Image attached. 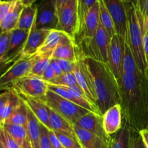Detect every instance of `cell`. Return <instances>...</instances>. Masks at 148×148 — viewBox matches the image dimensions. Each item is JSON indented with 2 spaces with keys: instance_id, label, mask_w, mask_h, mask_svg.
<instances>
[{
  "instance_id": "obj_30",
  "label": "cell",
  "mask_w": 148,
  "mask_h": 148,
  "mask_svg": "<svg viewBox=\"0 0 148 148\" xmlns=\"http://www.w3.org/2000/svg\"><path fill=\"white\" fill-rule=\"evenodd\" d=\"M100 5V23L106 29L111 38L116 34L114 20L108 12L103 0H99Z\"/></svg>"
},
{
  "instance_id": "obj_29",
  "label": "cell",
  "mask_w": 148,
  "mask_h": 148,
  "mask_svg": "<svg viewBox=\"0 0 148 148\" xmlns=\"http://www.w3.org/2000/svg\"><path fill=\"white\" fill-rule=\"evenodd\" d=\"M64 34L65 33L60 31V30H51L49 34L46 37L44 43L40 46V49H38V51L36 54L41 55L49 53H53V51L57 47L58 44L59 43L60 40H62V37L64 36Z\"/></svg>"
},
{
  "instance_id": "obj_33",
  "label": "cell",
  "mask_w": 148,
  "mask_h": 148,
  "mask_svg": "<svg viewBox=\"0 0 148 148\" xmlns=\"http://www.w3.org/2000/svg\"><path fill=\"white\" fill-rule=\"evenodd\" d=\"M48 84L66 87L79 86L77 81L76 77L74 75L73 72H68V73L64 72L59 76L56 77L53 80H51Z\"/></svg>"
},
{
  "instance_id": "obj_14",
  "label": "cell",
  "mask_w": 148,
  "mask_h": 148,
  "mask_svg": "<svg viewBox=\"0 0 148 148\" xmlns=\"http://www.w3.org/2000/svg\"><path fill=\"white\" fill-rule=\"evenodd\" d=\"M30 32L14 29L12 30L10 35L8 49L2 62V68L14 62L21 57L22 51Z\"/></svg>"
},
{
  "instance_id": "obj_19",
  "label": "cell",
  "mask_w": 148,
  "mask_h": 148,
  "mask_svg": "<svg viewBox=\"0 0 148 148\" xmlns=\"http://www.w3.org/2000/svg\"><path fill=\"white\" fill-rule=\"evenodd\" d=\"M122 111L120 104L108 108L103 114V124L106 133L111 136L116 134L122 127Z\"/></svg>"
},
{
  "instance_id": "obj_15",
  "label": "cell",
  "mask_w": 148,
  "mask_h": 148,
  "mask_svg": "<svg viewBox=\"0 0 148 148\" xmlns=\"http://www.w3.org/2000/svg\"><path fill=\"white\" fill-rule=\"evenodd\" d=\"M75 125L83 129L106 140H111L112 137L106 133L103 124V116L92 112H89L81 117Z\"/></svg>"
},
{
  "instance_id": "obj_28",
  "label": "cell",
  "mask_w": 148,
  "mask_h": 148,
  "mask_svg": "<svg viewBox=\"0 0 148 148\" xmlns=\"http://www.w3.org/2000/svg\"><path fill=\"white\" fill-rule=\"evenodd\" d=\"M27 123V106L20 98V103L12 114L5 120L4 124L18 125L26 128Z\"/></svg>"
},
{
  "instance_id": "obj_40",
  "label": "cell",
  "mask_w": 148,
  "mask_h": 148,
  "mask_svg": "<svg viewBox=\"0 0 148 148\" xmlns=\"http://www.w3.org/2000/svg\"><path fill=\"white\" fill-rule=\"evenodd\" d=\"M0 139L6 148H21L4 128L0 129Z\"/></svg>"
},
{
  "instance_id": "obj_4",
  "label": "cell",
  "mask_w": 148,
  "mask_h": 148,
  "mask_svg": "<svg viewBox=\"0 0 148 148\" xmlns=\"http://www.w3.org/2000/svg\"><path fill=\"white\" fill-rule=\"evenodd\" d=\"M40 100L44 103L45 105L57 113L72 125H75L81 117L90 112L85 108L49 90H48L46 95Z\"/></svg>"
},
{
  "instance_id": "obj_1",
  "label": "cell",
  "mask_w": 148,
  "mask_h": 148,
  "mask_svg": "<svg viewBox=\"0 0 148 148\" xmlns=\"http://www.w3.org/2000/svg\"><path fill=\"white\" fill-rule=\"evenodd\" d=\"M120 105L123 119L140 132L148 126V79L140 71L122 75Z\"/></svg>"
},
{
  "instance_id": "obj_6",
  "label": "cell",
  "mask_w": 148,
  "mask_h": 148,
  "mask_svg": "<svg viewBox=\"0 0 148 148\" xmlns=\"http://www.w3.org/2000/svg\"><path fill=\"white\" fill-rule=\"evenodd\" d=\"M36 55L30 57H20L5 72L0 75V90H7L12 88L15 81L30 74Z\"/></svg>"
},
{
  "instance_id": "obj_32",
  "label": "cell",
  "mask_w": 148,
  "mask_h": 148,
  "mask_svg": "<svg viewBox=\"0 0 148 148\" xmlns=\"http://www.w3.org/2000/svg\"><path fill=\"white\" fill-rule=\"evenodd\" d=\"M139 70L137 66L134 56L132 54L130 44L127 40L126 37L124 42V62H123V73H135Z\"/></svg>"
},
{
  "instance_id": "obj_21",
  "label": "cell",
  "mask_w": 148,
  "mask_h": 148,
  "mask_svg": "<svg viewBox=\"0 0 148 148\" xmlns=\"http://www.w3.org/2000/svg\"><path fill=\"white\" fill-rule=\"evenodd\" d=\"M73 73L76 77L77 81L79 88L83 90L89 101L95 104V98L93 93V90H92L90 79L86 70L84 67L82 60L79 57H77V61L76 64H75Z\"/></svg>"
},
{
  "instance_id": "obj_26",
  "label": "cell",
  "mask_w": 148,
  "mask_h": 148,
  "mask_svg": "<svg viewBox=\"0 0 148 148\" xmlns=\"http://www.w3.org/2000/svg\"><path fill=\"white\" fill-rule=\"evenodd\" d=\"M40 122L27 107V123L26 130L31 143L32 148H40Z\"/></svg>"
},
{
  "instance_id": "obj_41",
  "label": "cell",
  "mask_w": 148,
  "mask_h": 148,
  "mask_svg": "<svg viewBox=\"0 0 148 148\" xmlns=\"http://www.w3.org/2000/svg\"><path fill=\"white\" fill-rule=\"evenodd\" d=\"M15 1L16 0H4V1L1 0L0 1V27H1L5 17H7L9 12L14 5Z\"/></svg>"
},
{
  "instance_id": "obj_34",
  "label": "cell",
  "mask_w": 148,
  "mask_h": 148,
  "mask_svg": "<svg viewBox=\"0 0 148 148\" xmlns=\"http://www.w3.org/2000/svg\"><path fill=\"white\" fill-rule=\"evenodd\" d=\"M54 132L64 148H82L77 139L58 132Z\"/></svg>"
},
{
  "instance_id": "obj_25",
  "label": "cell",
  "mask_w": 148,
  "mask_h": 148,
  "mask_svg": "<svg viewBox=\"0 0 148 148\" xmlns=\"http://www.w3.org/2000/svg\"><path fill=\"white\" fill-rule=\"evenodd\" d=\"M3 128L14 139L21 148H32L26 128L18 125L4 124Z\"/></svg>"
},
{
  "instance_id": "obj_45",
  "label": "cell",
  "mask_w": 148,
  "mask_h": 148,
  "mask_svg": "<svg viewBox=\"0 0 148 148\" xmlns=\"http://www.w3.org/2000/svg\"><path fill=\"white\" fill-rule=\"evenodd\" d=\"M143 49H144L146 65H147V77H148V32L145 33L143 38Z\"/></svg>"
},
{
  "instance_id": "obj_3",
  "label": "cell",
  "mask_w": 148,
  "mask_h": 148,
  "mask_svg": "<svg viewBox=\"0 0 148 148\" xmlns=\"http://www.w3.org/2000/svg\"><path fill=\"white\" fill-rule=\"evenodd\" d=\"M125 5L127 16V40L139 70L145 75L148 79L147 65L143 49L144 17L140 10L131 3L125 2Z\"/></svg>"
},
{
  "instance_id": "obj_55",
  "label": "cell",
  "mask_w": 148,
  "mask_h": 148,
  "mask_svg": "<svg viewBox=\"0 0 148 148\" xmlns=\"http://www.w3.org/2000/svg\"><path fill=\"white\" fill-rule=\"evenodd\" d=\"M0 1H1V0H0Z\"/></svg>"
},
{
  "instance_id": "obj_37",
  "label": "cell",
  "mask_w": 148,
  "mask_h": 148,
  "mask_svg": "<svg viewBox=\"0 0 148 148\" xmlns=\"http://www.w3.org/2000/svg\"><path fill=\"white\" fill-rule=\"evenodd\" d=\"M10 91L7 90L5 92L0 94V129L2 128L4 123V115H5L6 108L10 98Z\"/></svg>"
},
{
  "instance_id": "obj_7",
  "label": "cell",
  "mask_w": 148,
  "mask_h": 148,
  "mask_svg": "<svg viewBox=\"0 0 148 148\" xmlns=\"http://www.w3.org/2000/svg\"><path fill=\"white\" fill-rule=\"evenodd\" d=\"M59 23L56 30L75 39L79 30L78 0H69L58 13Z\"/></svg>"
},
{
  "instance_id": "obj_10",
  "label": "cell",
  "mask_w": 148,
  "mask_h": 148,
  "mask_svg": "<svg viewBox=\"0 0 148 148\" xmlns=\"http://www.w3.org/2000/svg\"><path fill=\"white\" fill-rule=\"evenodd\" d=\"M37 6L35 29L56 30L59 17L53 0H42Z\"/></svg>"
},
{
  "instance_id": "obj_48",
  "label": "cell",
  "mask_w": 148,
  "mask_h": 148,
  "mask_svg": "<svg viewBox=\"0 0 148 148\" xmlns=\"http://www.w3.org/2000/svg\"><path fill=\"white\" fill-rule=\"evenodd\" d=\"M139 132H140V135H141L142 138H143V143H144L146 148H148V128L146 127L145 129L140 130Z\"/></svg>"
},
{
  "instance_id": "obj_20",
  "label": "cell",
  "mask_w": 148,
  "mask_h": 148,
  "mask_svg": "<svg viewBox=\"0 0 148 148\" xmlns=\"http://www.w3.org/2000/svg\"><path fill=\"white\" fill-rule=\"evenodd\" d=\"M18 95L22 98V100L25 103L30 111L36 116L38 120L45 127H47L49 130H51L50 124H49V114L48 107L45 105L44 103L38 98L25 96V95H20V94H18Z\"/></svg>"
},
{
  "instance_id": "obj_31",
  "label": "cell",
  "mask_w": 148,
  "mask_h": 148,
  "mask_svg": "<svg viewBox=\"0 0 148 148\" xmlns=\"http://www.w3.org/2000/svg\"><path fill=\"white\" fill-rule=\"evenodd\" d=\"M52 54H53L52 53H45V54L41 55L36 54V60L32 66L30 75L41 77L45 69L50 64L51 60L52 59Z\"/></svg>"
},
{
  "instance_id": "obj_24",
  "label": "cell",
  "mask_w": 148,
  "mask_h": 148,
  "mask_svg": "<svg viewBox=\"0 0 148 148\" xmlns=\"http://www.w3.org/2000/svg\"><path fill=\"white\" fill-rule=\"evenodd\" d=\"M37 10L38 6L36 4L25 7L20 14L17 28L28 32L35 29Z\"/></svg>"
},
{
  "instance_id": "obj_36",
  "label": "cell",
  "mask_w": 148,
  "mask_h": 148,
  "mask_svg": "<svg viewBox=\"0 0 148 148\" xmlns=\"http://www.w3.org/2000/svg\"><path fill=\"white\" fill-rule=\"evenodd\" d=\"M98 0H78V14H79V28L85 14Z\"/></svg>"
},
{
  "instance_id": "obj_47",
  "label": "cell",
  "mask_w": 148,
  "mask_h": 148,
  "mask_svg": "<svg viewBox=\"0 0 148 148\" xmlns=\"http://www.w3.org/2000/svg\"><path fill=\"white\" fill-rule=\"evenodd\" d=\"M68 1L69 0H53V4H54L55 7H56V12H57V14L63 8L64 6L67 3Z\"/></svg>"
},
{
  "instance_id": "obj_43",
  "label": "cell",
  "mask_w": 148,
  "mask_h": 148,
  "mask_svg": "<svg viewBox=\"0 0 148 148\" xmlns=\"http://www.w3.org/2000/svg\"><path fill=\"white\" fill-rule=\"evenodd\" d=\"M55 77H56V75H55L54 71H53L51 64H49V66H48L47 67H46V69H45L41 78L43 80L46 81L47 83H49L51 81L53 80Z\"/></svg>"
},
{
  "instance_id": "obj_35",
  "label": "cell",
  "mask_w": 148,
  "mask_h": 148,
  "mask_svg": "<svg viewBox=\"0 0 148 148\" xmlns=\"http://www.w3.org/2000/svg\"><path fill=\"white\" fill-rule=\"evenodd\" d=\"M11 32L2 33L0 30V70L2 69V62L8 49Z\"/></svg>"
},
{
  "instance_id": "obj_50",
  "label": "cell",
  "mask_w": 148,
  "mask_h": 148,
  "mask_svg": "<svg viewBox=\"0 0 148 148\" xmlns=\"http://www.w3.org/2000/svg\"><path fill=\"white\" fill-rule=\"evenodd\" d=\"M36 0H20L22 3H23V5L25 7H28V6H31L33 4H34V2Z\"/></svg>"
},
{
  "instance_id": "obj_9",
  "label": "cell",
  "mask_w": 148,
  "mask_h": 148,
  "mask_svg": "<svg viewBox=\"0 0 148 148\" xmlns=\"http://www.w3.org/2000/svg\"><path fill=\"white\" fill-rule=\"evenodd\" d=\"M126 39V38H125ZM119 35L116 34L111 38L108 56V64L112 71L119 84L121 85L123 75V62L124 54V42Z\"/></svg>"
},
{
  "instance_id": "obj_49",
  "label": "cell",
  "mask_w": 148,
  "mask_h": 148,
  "mask_svg": "<svg viewBox=\"0 0 148 148\" xmlns=\"http://www.w3.org/2000/svg\"><path fill=\"white\" fill-rule=\"evenodd\" d=\"M146 1L147 0H138V10H140L143 15H144Z\"/></svg>"
},
{
  "instance_id": "obj_42",
  "label": "cell",
  "mask_w": 148,
  "mask_h": 148,
  "mask_svg": "<svg viewBox=\"0 0 148 148\" xmlns=\"http://www.w3.org/2000/svg\"><path fill=\"white\" fill-rule=\"evenodd\" d=\"M57 61L59 64H60L61 68L62 69V72H64V73L73 72L75 67V64H76V62L74 63V62L64 60V59H57Z\"/></svg>"
},
{
  "instance_id": "obj_18",
  "label": "cell",
  "mask_w": 148,
  "mask_h": 148,
  "mask_svg": "<svg viewBox=\"0 0 148 148\" xmlns=\"http://www.w3.org/2000/svg\"><path fill=\"white\" fill-rule=\"evenodd\" d=\"M50 30L46 29H33L29 33L27 38L22 51L21 57H30L37 53L43 45Z\"/></svg>"
},
{
  "instance_id": "obj_2",
  "label": "cell",
  "mask_w": 148,
  "mask_h": 148,
  "mask_svg": "<svg viewBox=\"0 0 148 148\" xmlns=\"http://www.w3.org/2000/svg\"><path fill=\"white\" fill-rule=\"evenodd\" d=\"M90 79L95 105L103 114L108 108L121 103L120 87L108 64L77 55Z\"/></svg>"
},
{
  "instance_id": "obj_22",
  "label": "cell",
  "mask_w": 148,
  "mask_h": 148,
  "mask_svg": "<svg viewBox=\"0 0 148 148\" xmlns=\"http://www.w3.org/2000/svg\"><path fill=\"white\" fill-rule=\"evenodd\" d=\"M48 111H49V124H50L51 130L77 139L75 130H74V125L68 122L63 117L61 116L57 113H56L49 107H48Z\"/></svg>"
},
{
  "instance_id": "obj_51",
  "label": "cell",
  "mask_w": 148,
  "mask_h": 148,
  "mask_svg": "<svg viewBox=\"0 0 148 148\" xmlns=\"http://www.w3.org/2000/svg\"><path fill=\"white\" fill-rule=\"evenodd\" d=\"M143 17H144V20H148V0L146 1L145 9V13Z\"/></svg>"
},
{
  "instance_id": "obj_38",
  "label": "cell",
  "mask_w": 148,
  "mask_h": 148,
  "mask_svg": "<svg viewBox=\"0 0 148 148\" xmlns=\"http://www.w3.org/2000/svg\"><path fill=\"white\" fill-rule=\"evenodd\" d=\"M130 148H146L140 132L131 127Z\"/></svg>"
},
{
  "instance_id": "obj_16",
  "label": "cell",
  "mask_w": 148,
  "mask_h": 148,
  "mask_svg": "<svg viewBox=\"0 0 148 148\" xmlns=\"http://www.w3.org/2000/svg\"><path fill=\"white\" fill-rule=\"evenodd\" d=\"M77 46L75 39L65 33L57 47L53 51L52 59H64L75 63L77 61Z\"/></svg>"
},
{
  "instance_id": "obj_54",
  "label": "cell",
  "mask_w": 148,
  "mask_h": 148,
  "mask_svg": "<svg viewBox=\"0 0 148 148\" xmlns=\"http://www.w3.org/2000/svg\"><path fill=\"white\" fill-rule=\"evenodd\" d=\"M147 128H148V126H147Z\"/></svg>"
},
{
  "instance_id": "obj_27",
  "label": "cell",
  "mask_w": 148,
  "mask_h": 148,
  "mask_svg": "<svg viewBox=\"0 0 148 148\" xmlns=\"http://www.w3.org/2000/svg\"><path fill=\"white\" fill-rule=\"evenodd\" d=\"M131 127L124 119L122 127L112 137L111 148H130Z\"/></svg>"
},
{
  "instance_id": "obj_23",
  "label": "cell",
  "mask_w": 148,
  "mask_h": 148,
  "mask_svg": "<svg viewBox=\"0 0 148 148\" xmlns=\"http://www.w3.org/2000/svg\"><path fill=\"white\" fill-rule=\"evenodd\" d=\"M24 7L25 6L20 1V0H16L14 5L9 12L7 17H5L1 27H0L1 32L2 33L11 32L12 30L17 28L20 14H21Z\"/></svg>"
},
{
  "instance_id": "obj_44",
  "label": "cell",
  "mask_w": 148,
  "mask_h": 148,
  "mask_svg": "<svg viewBox=\"0 0 148 148\" xmlns=\"http://www.w3.org/2000/svg\"><path fill=\"white\" fill-rule=\"evenodd\" d=\"M49 135L52 148H64V147L62 146V145L61 144L60 141H59V140L58 139V137H56V134H55V132L53 130H49Z\"/></svg>"
},
{
  "instance_id": "obj_46",
  "label": "cell",
  "mask_w": 148,
  "mask_h": 148,
  "mask_svg": "<svg viewBox=\"0 0 148 148\" xmlns=\"http://www.w3.org/2000/svg\"><path fill=\"white\" fill-rule=\"evenodd\" d=\"M50 64L51 65L52 68H53V71H54V73H55V75H56V77L59 76V75H62V73H64V72H62V68H61L60 64H59V62H58L57 59H51V60L50 62Z\"/></svg>"
},
{
  "instance_id": "obj_52",
  "label": "cell",
  "mask_w": 148,
  "mask_h": 148,
  "mask_svg": "<svg viewBox=\"0 0 148 148\" xmlns=\"http://www.w3.org/2000/svg\"><path fill=\"white\" fill-rule=\"evenodd\" d=\"M124 1L125 2L131 3L132 4H133L134 7L138 9V0H124Z\"/></svg>"
},
{
  "instance_id": "obj_39",
  "label": "cell",
  "mask_w": 148,
  "mask_h": 148,
  "mask_svg": "<svg viewBox=\"0 0 148 148\" xmlns=\"http://www.w3.org/2000/svg\"><path fill=\"white\" fill-rule=\"evenodd\" d=\"M49 130L40 123V148H52L49 135Z\"/></svg>"
},
{
  "instance_id": "obj_11",
  "label": "cell",
  "mask_w": 148,
  "mask_h": 148,
  "mask_svg": "<svg viewBox=\"0 0 148 148\" xmlns=\"http://www.w3.org/2000/svg\"><path fill=\"white\" fill-rule=\"evenodd\" d=\"M108 12L111 14L116 34L123 39L127 37V16L124 0H103Z\"/></svg>"
},
{
  "instance_id": "obj_5",
  "label": "cell",
  "mask_w": 148,
  "mask_h": 148,
  "mask_svg": "<svg viewBox=\"0 0 148 148\" xmlns=\"http://www.w3.org/2000/svg\"><path fill=\"white\" fill-rule=\"evenodd\" d=\"M111 37L100 23L93 38L80 43L83 46L82 52L77 55L92 58L99 62L108 64V51Z\"/></svg>"
},
{
  "instance_id": "obj_17",
  "label": "cell",
  "mask_w": 148,
  "mask_h": 148,
  "mask_svg": "<svg viewBox=\"0 0 148 148\" xmlns=\"http://www.w3.org/2000/svg\"><path fill=\"white\" fill-rule=\"evenodd\" d=\"M75 134L82 148H111V140H106L74 125Z\"/></svg>"
},
{
  "instance_id": "obj_8",
  "label": "cell",
  "mask_w": 148,
  "mask_h": 148,
  "mask_svg": "<svg viewBox=\"0 0 148 148\" xmlns=\"http://www.w3.org/2000/svg\"><path fill=\"white\" fill-rule=\"evenodd\" d=\"M12 89L20 95L40 99L48 91V84L41 77L27 75L14 82Z\"/></svg>"
},
{
  "instance_id": "obj_13",
  "label": "cell",
  "mask_w": 148,
  "mask_h": 148,
  "mask_svg": "<svg viewBox=\"0 0 148 148\" xmlns=\"http://www.w3.org/2000/svg\"><path fill=\"white\" fill-rule=\"evenodd\" d=\"M99 24L100 5L98 0L85 14L83 20L79 26L78 33L77 35L79 43L92 38Z\"/></svg>"
},
{
  "instance_id": "obj_12",
  "label": "cell",
  "mask_w": 148,
  "mask_h": 148,
  "mask_svg": "<svg viewBox=\"0 0 148 148\" xmlns=\"http://www.w3.org/2000/svg\"><path fill=\"white\" fill-rule=\"evenodd\" d=\"M48 89L56 93L57 95L69 100L71 102L85 108L90 112H92L94 114H96L103 116V114H101L99 108L95 104L90 101L87 97L81 95L80 93L75 91L72 88L66 86H59V85L48 84Z\"/></svg>"
},
{
  "instance_id": "obj_53",
  "label": "cell",
  "mask_w": 148,
  "mask_h": 148,
  "mask_svg": "<svg viewBox=\"0 0 148 148\" xmlns=\"http://www.w3.org/2000/svg\"><path fill=\"white\" fill-rule=\"evenodd\" d=\"M0 148H6L5 146H4V143H3L2 141H1V139H0Z\"/></svg>"
}]
</instances>
